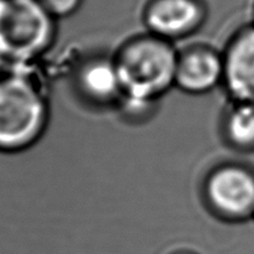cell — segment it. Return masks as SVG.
Here are the masks:
<instances>
[{
	"instance_id": "obj_7",
	"label": "cell",
	"mask_w": 254,
	"mask_h": 254,
	"mask_svg": "<svg viewBox=\"0 0 254 254\" xmlns=\"http://www.w3.org/2000/svg\"><path fill=\"white\" fill-rule=\"evenodd\" d=\"M223 86L235 102H254V24L237 32L223 52Z\"/></svg>"
},
{
	"instance_id": "obj_2",
	"label": "cell",
	"mask_w": 254,
	"mask_h": 254,
	"mask_svg": "<svg viewBox=\"0 0 254 254\" xmlns=\"http://www.w3.org/2000/svg\"><path fill=\"white\" fill-rule=\"evenodd\" d=\"M113 59L122 99L154 104L175 87L179 52L168 40L149 32L140 35L126 42Z\"/></svg>"
},
{
	"instance_id": "obj_4",
	"label": "cell",
	"mask_w": 254,
	"mask_h": 254,
	"mask_svg": "<svg viewBox=\"0 0 254 254\" xmlns=\"http://www.w3.org/2000/svg\"><path fill=\"white\" fill-rule=\"evenodd\" d=\"M203 197L217 217L228 222L254 218V171L241 164H223L206 178Z\"/></svg>"
},
{
	"instance_id": "obj_1",
	"label": "cell",
	"mask_w": 254,
	"mask_h": 254,
	"mask_svg": "<svg viewBox=\"0 0 254 254\" xmlns=\"http://www.w3.org/2000/svg\"><path fill=\"white\" fill-rule=\"evenodd\" d=\"M25 66L0 71V151L19 153L44 135L50 107L44 92Z\"/></svg>"
},
{
	"instance_id": "obj_8",
	"label": "cell",
	"mask_w": 254,
	"mask_h": 254,
	"mask_svg": "<svg viewBox=\"0 0 254 254\" xmlns=\"http://www.w3.org/2000/svg\"><path fill=\"white\" fill-rule=\"evenodd\" d=\"M74 82L81 96L97 106H111L123 98L114 59L93 57L86 60L77 69Z\"/></svg>"
},
{
	"instance_id": "obj_11",
	"label": "cell",
	"mask_w": 254,
	"mask_h": 254,
	"mask_svg": "<svg viewBox=\"0 0 254 254\" xmlns=\"http://www.w3.org/2000/svg\"><path fill=\"white\" fill-rule=\"evenodd\" d=\"M176 254H192V253H189V252H181V253H176Z\"/></svg>"
},
{
	"instance_id": "obj_10",
	"label": "cell",
	"mask_w": 254,
	"mask_h": 254,
	"mask_svg": "<svg viewBox=\"0 0 254 254\" xmlns=\"http://www.w3.org/2000/svg\"><path fill=\"white\" fill-rule=\"evenodd\" d=\"M39 1L57 20L74 14L81 7L83 0H39Z\"/></svg>"
},
{
	"instance_id": "obj_9",
	"label": "cell",
	"mask_w": 254,
	"mask_h": 254,
	"mask_svg": "<svg viewBox=\"0 0 254 254\" xmlns=\"http://www.w3.org/2000/svg\"><path fill=\"white\" fill-rule=\"evenodd\" d=\"M223 134L241 153L254 151V102H235L223 121Z\"/></svg>"
},
{
	"instance_id": "obj_6",
	"label": "cell",
	"mask_w": 254,
	"mask_h": 254,
	"mask_svg": "<svg viewBox=\"0 0 254 254\" xmlns=\"http://www.w3.org/2000/svg\"><path fill=\"white\" fill-rule=\"evenodd\" d=\"M225 77L223 54L206 45H195L179 52L175 87L189 94L213 91Z\"/></svg>"
},
{
	"instance_id": "obj_5",
	"label": "cell",
	"mask_w": 254,
	"mask_h": 254,
	"mask_svg": "<svg viewBox=\"0 0 254 254\" xmlns=\"http://www.w3.org/2000/svg\"><path fill=\"white\" fill-rule=\"evenodd\" d=\"M206 17L202 0H150L143 14L149 34L170 42L197 32Z\"/></svg>"
},
{
	"instance_id": "obj_3",
	"label": "cell",
	"mask_w": 254,
	"mask_h": 254,
	"mask_svg": "<svg viewBox=\"0 0 254 254\" xmlns=\"http://www.w3.org/2000/svg\"><path fill=\"white\" fill-rule=\"evenodd\" d=\"M56 19L39 0H0V61L27 66L52 46Z\"/></svg>"
},
{
	"instance_id": "obj_12",
	"label": "cell",
	"mask_w": 254,
	"mask_h": 254,
	"mask_svg": "<svg viewBox=\"0 0 254 254\" xmlns=\"http://www.w3.org/2000/svg\"><path fill=\"white\" fill-rule=\"evenodd\" d=\"M0 64H1V61H0Z\"/></svg>"
}]
</instances>
